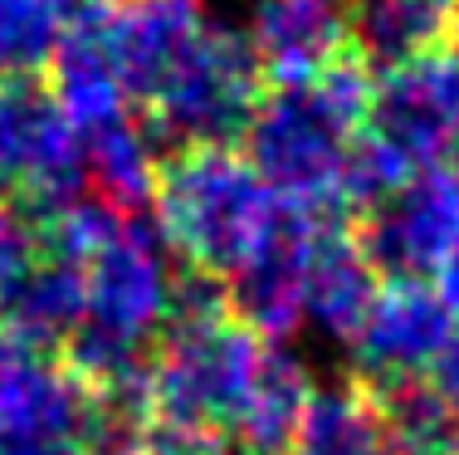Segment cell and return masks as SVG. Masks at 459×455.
Returning a JSON list of instances; mask_svg holds the SVG:
<instances>
[{
	"label": "cell",
	"instance_id": "obj_16",
	"mask_svg": "<svg viewBox=\"0 0 459 455\" xmlns=\"http://www.w3.org/2000/svg\"><path fill=\"white\" fill-rule=\"evenodd\" d=\"M347 10V49L371 74L406 64L415 54L450 39L459 0H342Z\"/></svg>",
	"mask_w": 459,
	"mask_h": 455
},
{
	"label": "cell",
	"instance_id": "obj_1",
	"mask_svg": "<svg viewBox=\"0 0 459 455\" xmlns=\"http://www.w3.org/2000/svg\"><path fill=\"white\" fill-rule=\"evenodd\" d=\"M377 74L342 49L308 83H274L259 93L245 123V157L283 206L318 215H347L342 171L362 137ZM352 221V215H347Z\"/></svg>",
	"mask_w": 459,
	"mask_h": 455
},
{
	"label": "cell",
	"instance_id": "obj_10",
	"mask_svg": "<svg viewBox=\"0 0 459 455\" xmlns=\"http://www.w3.org/2000/svg\"><path fill=\"white\" fill-rule=\"evenodd\" d=\"M459 323V309L425 279H381L362 328L352 338L357 382H396V377H425L445 353Z\"/></svg>",
	"mask_w": 459,
	"mask_h": 455
},
{
	"label": "cell",
	"instance_id": "obj_14",
	"mask_svg": "<svg viewBox=\"0 0 459 455\" xmlns=\"http://www.w3.org/2000/svg\"><path fill=\"white\" fill-rule=\"evenodd\" d=\"M381 289V275L371 269L352 235L347 215H327L308 255V284H303V319H313L327 338H357L371 299Z\"/></svg>",
	"mask_w": 459,
	"mask_h": 455
},
{
	"label": "cell",
	"instance_id": "obj_19",
	"mask_svg": "<svg viewBox=\"0 0 459 455\" xmlns=\"http://www.w3.org/2000/svg\"><path fill=\"white\" fill-rule=\"evenodd\" d=\"M289 455H391L371 392L357 377L337 392H313Z\"/></svg>",
	"mask_w": 459,
	"mask_h": 455
},
{
	"label": "cell",
	"instance_id": "obj_15",
	"mask_svg": "<svg viewBox=\"0 0 459 455\" xmlns=\"http://www.w3.org/2000/svg\"><path fill=\"white\" fill-rule=\"evenodd\" d=\"M313 402V377L289 348L264 343L259 372L249 382L245 402H239L235 421H230L225 441L239 455H289L293 436L303 426V411Z\"/></svg>",
	"mask_w": 459,
	"mask_h": 455
},
{
	"label": "cell",
	"instance_id": "obj_11",
	"mask_svg": "<svg viewBox=\"0 0 459 455\" xmlns=\"http://www.w3.org/2000/svg\"><path fill=\"white\" fill-rule=\"evenodd\" d=\"M201 0H108V54L123 99L147 108L205 35Z\"/></svg>",
	"mask_w": 459,
	"mask_h": 455
},
{
	"label": "cell",
	"instance_id": "obj_26",
	"mask_svg": "<svg viewBox=\"0 0 459 455\" xmlns=\"http://www.w3.org/2000/svg\"><path fill=\"white\" fill-rule=\"evenodd\" d=\"M455 177H459V147H455Z\"/></svg>",
	"mask_w": 459,
	"mask_h": 455
},
{
	"label": "cell",
	"instance_id": "obj_13",
	"mask_svg": "<svg viewBox=\"0 0 459 455\" xmlns=\"http://www.w3.org/2000/svg\"><path fill=\"white\" fill-rule=\"evenodd\" d=\"M83 319V269L54 255H30L0 284V328L20 353L59 357Z\"/></svg>",
	"mask_w": 459,
	"mask_h": 455
},
{
	"label": "cell",
	"instance_id": "obj_2",
	"mask_svg": "<svg viewBox=\"0 0 459 455\" xmlns=\"http://www.w3.org/2000/svg\"><path fill=\"white\" fill-rule=\"evenodd\" d=\"M157 225L186 269L225 279L279 215V197L264 187L245 152L195 143L161 152L157 167Z\"/></svg>",
	"mask_w": 459,
	"mask_h": 455
},
{
	"label": "cell",
	"instance_id": "obj_4",
	"mask_svg": "<svg viewBox=\"0 0 459 455\" xmlns=\"http://www.w3.org/2000/svg\"><path fill=\"white\" fill-rule=\"evenodd\" d=\"M352 235L381 279H425L459 309V177L415 171L401 191L352 215Z\"/></svg>",
	"mask_w": 459,
	"mask_h": 455
},
{
	"label": "cell",
	"instance_id": "obj_22",
	"mask_svg": "<svg viewBox=\"0 0 459 455\" xmlns=\"http://www.w3.org/2000/svg\"><path fill=\"white\" fill-rule=\"evenodd\" d=\"M147 451L152 455H239L225 436H211V431H167V426H147Z\"/></svg>",
	"mask_w": 459,
	"mask_h": 455
},
{
	"label": "cell",
	"instance_id": "obj_18",
	"mask_svg": "<svg viewBox=\"0 0 459 455\" xmlns=\"http://www.w3.org/2000/svg\"><path fill=\"white\" fill-rule=\"evenodd\" d=\"M367 392L377 402L391 455H459V407L430 377H396Z\"/></svg>",
	"mask_w": 459,
	"mask_h": 455
},
{
	"label": "cell",
	"instance_id": "obj_25",
	"mask_svg": "<svg viewBox=\"0 0 459 455\" xmlns=\"http://www.w3.org/2000/svg\"><path fill=\"white\" fill-rule=\"evenodd\" d=\"M10 353H15V343H10V338H5V328H0V363H5Z\"/></svg>",
	"mask_w": 459,
	"mask_h": 455
},
{
	"label": "cell",
	"instance_id": "obj_20",
	"mask_svg": "<svg viewBox=\"0 0 459 455\" xmlns=\"http://www.w3.org/2000/svg\"><path fill=\"white\" fill-rule=\"evenodd\" d=\"M89 0H0V79L45 74L64 30Z\"/></svg>",
	"mask_w": 459,
	"mask_h": 455
},
{
	"label": "cell",
	"instance_id": "obj_8",
	"mask_svg": "<svg viewBox=\"0 0 459 455\" xmlns=\"http://www.w3.org/2000/svg\"><path fill=\"white\" fill-rule=\"evenodd\" d=\"M103 402L64 357L10 353L0 363V455H79Z\"/></svg>",
	"mask_w": 459,
	"mask_h": 455
},
{
	"label": "cell",
	"instance_id": "obj_9",
	"mask_svg": "<svg viewBox=\"0 0 459 455\" xmlns=\"http://www.w3.org/2000/svg\"><path fill=\"white\" fill-rule=\"evenodd\" d=\"M323 221L327 215H318V211L279 201V215L269 225V235L225 275L230 313L249 333H259L264 343H279L299 328L303 284H308V255H313V241H318Z\"/></svg>",
	"mask_w": 459,
	"mask_h": 455
},
{
	"label": "cell",
	"instance_id": "obj_24",
	"mask_svg": "<svg viewBox=\"0 0 459 455\" xmlns=\"http://www.w3.org/2000/svg\"><path fill=\"white\" fill-rule=\"evenodd\" d=\"M425 377H430V382L459 407V323H455V333H450V343H445V353L435 357V367H430Z\"/></svg>",
	"mask_w": 459,
	"mask_h": 455
},
{
	"label": "cell",
	"instance_id": "obj_12",
	"mask_svg": "<svg viewBox=\"0 0 459 455\" xmlns=\"http://www.w3.org/2000/svg\"><path fill=\"white\" fill-rule=\"evenodd\" d=\"M249 45L264 83H308L347 49L342 0H259Z\"/></svg>",
	"mask_w": 459,
	"mask_h": 455
},
{
	"label": "cell",
	"instance_id": "obj_17",
	"mask_svg": "<svg viewBox=\"0 0 459 455\" xmlns=\"http://www.w3.org/2000/svg\"><path fill=\"white\" fill-rule=\"evenodd\" d=\"M83 147V177H93L98 201L117 206V211H142L152 201V187H157V167H161V137L157 127L147 123V113H123L103 118L98 127L79 133Z\"/></svg>",
	"mask_w": 459,
	"mask_h": 455
},
{
	"label": "cell",
	"instance_id": "obj_5",
	"mask_svg": "<svg viewBox=\"0 0 459 455\" xmlns=\"http://www.w3.org/2000/svg\"><path fill=\"white\" fill-rule=\"evenodd\" d=\"M264 93V69L249 35L235 30H205L191 59L171 74V83L157 93L142 113L157 127L161 147H195V143H221L230 147L245 133Z\"/></svg>",
	"mask_w": 459,
	"mask_h": 455
},
{
	"label": "cell",
	"instance_id": "obj_3",
	"mask_svg": "<svg viewBox=\"0 0 459 455\" xmlns=\"http://www.w3.org/2000/svg\"><path fill=\"white\" fill-rule=\"evenodd\" d=\"M264 357V338L230 309L167 319L147 363L152 426L225 436Z\"/></svg>",
	"mask_w": 459,
	"mask_h": 455
},
{
	"label": "cell",
	"instance_id": "obj_7",
	"mask_svg": "<svg viewBox=\"0 0 459 455\" xmlns=\"http://www.w3.org/2000/svg\"><path fill=\"white\" fill-rule=\"evenodd\" d=\"M362 137L386 152L406 177L440 167L459 147V54L435 45L381 69L371 83Z\"/></svg>",
	"mask_w": 459,
	"mask_h": 455
},
{
	"label": "cell",
	"instance_id": "obj_6",
	"mask_svg": "<svg viewBox=\"0 0 459 455\" xmlns=\"http://www.w3.org/2000/svg\"><path fill=\"white\" fill-rule=\"evenodd\" d=\"M0 191L30 225L83 197V147L45 74L0 79Z\"/></svg>",
	"mask_w": 459,
	"mask_h": 455
},
{
	"label": "cell",
	"instance_id": "obj_23",
	"mask_svg": "<svg viewBox=\"0 0 459 455\" xmlns=\"http://www.w3.org/2000/svg\"><path fill=\"white\" fill-rule=\"evenodd\" d=\"M79 455H152L147 451V426H133V421H117L103 411L98 431L83 441Z\"/></svg>",
	"mask_w": 459,
	"mask_h": 455
},
{
	"label": "cell",
	"instance_id": "obj_21",
	"mask_svg": "<svg viewBox=\"0 0 459 455\" xmlns=\"http://www.w3.org/2000/svg\"><path fill=\"white\" fill-rule=\"evenodd\" d=\"M35 255V225L10 191H0V284Z\"/></svg>",
	"mask_w": 459,
	"mask_h": 455
}]
</instances>
